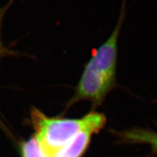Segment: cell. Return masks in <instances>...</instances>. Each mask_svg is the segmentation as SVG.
<instances>
[{"instance_id": "6da1fadb", "label": "cell", "mask_w": 157, "mask_h": 157, "mask_svg": "<svg viewBox=\"0 0 157 157\" xmlns=\"http://www.w3.org/2000/svg\"><path fill=\"white\" fill-rule=\"evenodd\" d=\"M31 121L35 136L50 157L82 129L91 124L106 123V117L101 113L91 112L81 119L52 118L45 116L37 108H32Z\"/></svg>"}, {"instance_id": "7a4b0ae2", "label": "cell", "mask_w": 157, "mask_h": 157, "mask_svg": "<svg viewBox=\"0 0 157 157\" xmlns=\"http://www.w3.org/2000/svg\"><path fill=\"white\" fill-rule=\"evenodd\" d=\"M113 33L108 39L95 52L85 68L100 75L116 81V68L117 60V42L122 23L123 14Z\"/></svg>"}, {"instance_id": "3957f363", "label": "cell", "mask_w": 157, "mask_h": 157, "mask_svg": "<svg viewBox=\"0 0 157 157\" xmlns=\"http://www.w3.org/2000/svg\"><path fill=\"white\" fill-rule=\"evenodd\" d=\"M105 124L97 123L82 129L69 142L50 157H81L87 150L92 135L99 132Z\"/></svg>"}, {"instance_id": "277c9868", "label": "cell", "mask_w": 157, "mask_h": 157, "mask_svg": "<svg viewBox=\"0 0 157 157\" xmlns=\"http://www.w3.org/2000/svg\"><path fill=\"white\" fill-rule=\"evenodd\" d=\"M117 136L123 142L128 144H146L151 146V150L157 154V132L144 128H132L120 132Z\"/></svg>"}, {"instance_id": "5b68a950", "label": "cell", "mask_w": 157, "mask_h": 157, "mask_svg": "<svg viewBox=\"0 0 157 157\" xmlns=\"http://www.w3.org/2000/svg\"><path fill=\"white\" fill-rule=\"evenodd\" d=\"M21 153L23 157H48L35 136L22 144Z\"/></svg>"}, {"instance_id": "8992f818", "label": "cell", "mask_w": 157, "mask_h": 157, "mask_svg": "<svg viewBox=\"0 0 157 157\" xmlns=\"http://www.w3.org/2000/svg\"><path fill=\"white\" fill-rule=\"evenodd\" d=\"M10 6V3L6 5V6L5 7H0V31H1V24H2V21L3 17H4L5 12H6L7 7ZM6 53V50L5 49L3 45L2 44V41H1V36H0V57L1 56H3Z\"/></svg>"}]
</instances>
